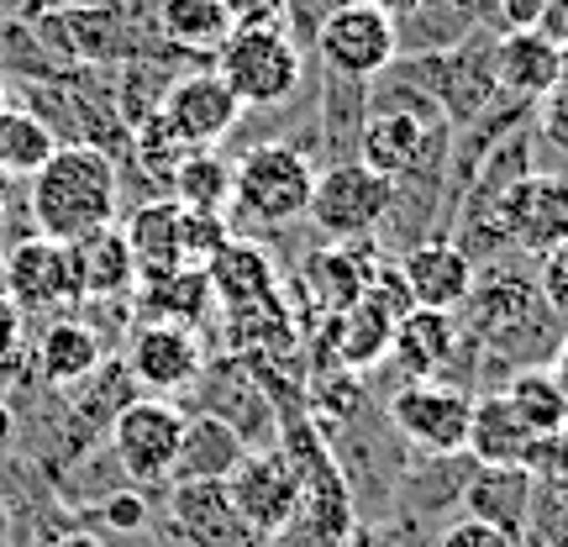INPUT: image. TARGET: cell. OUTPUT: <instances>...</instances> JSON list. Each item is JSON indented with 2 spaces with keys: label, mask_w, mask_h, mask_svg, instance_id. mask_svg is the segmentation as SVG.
I'll return each instance as SVG.
<instances>
[{
  "label": "cell",
  "mask_w": 568,
  "mask_h": 547,
  "mask_svg": "<svg viewBox=\"0 0 568 547\" xmlns=\"http://www.w3.org/2000/svg\"><path fill=\"white\" fill-rule=\"evenodd\" d=\"M489 17L500 32H542L548 0H489Z\"/></svg>",
  "instance_id": "38"
},
{
  "label": "cell",
  "mask_w": 568,
  "mask_h": 547,
  "mask_svg": "<svg viewBox=\"0 0 568 547\" xmlns=\"http://www.w3.org/2000/svg\"><path fill=\"white\" fill-rule=\"evenodd\" d=\"M105 364V337L80 316H59L38 332V379L53 389H74Z\"/></svg>",
  "instance_id": "24"
},
{
  "label": "cell",
  "mask_w": 568,
  "mask_h": 547,
  "mask_svg": "<svg viewBox=\"0 0 568 547\" xmlns=\"http://www.w3.org/2000/svg\"><path fill=\"white\" fill-rule=\"evenodd\" d=\"M216 316V295L205 269H169V274H148L132 290V322H174L201 332Z\"/></svg>",
  "instance_id": "23"
},
{
  "label": "cell",
  "mask_w": 568,
  "mask_h": 547,
  "mask_svg": "<svg viewBox=\"0 0 568 547\" xmlns=\"http://www.w3.org/2000/svg\"><path fill=\"white\" fill-rule=\"evenodd\" d=\"M169 190H174V201L190 205V211H216V216H226V201H232V159H222L216 148H190V153H180V163L169 169Z\"/></svg>",
  "instance_id": "33"
},
{
  "label": "cell",
  "mask_w": 568,
  "mask_h": 547,
  "mask_svg": "<svg viewBox=\"0 0 568 547\" xmlns=\"http://www.w3.org/2000/svg\"><path fill=\"white\" fill-rule=\"evenodd\" d=\"M368 6H379V11H389V17H406L416 0H368Z\"/></svg>",
  "instance_id": "44"
},
{
  "label": "cell",
  "mask_w": 568,
  "mask_h": 547,
  "mask_svg": "<svg viewBox=\"0 0 568 547\" xmlns=\"http://www.w3.org/2000/svg\"><path fill=\"white\" fill-rule=\"evenodd\" d=\"M6 105H11V95H6V84H0V111H6Z\"/></svg>",
  "instance_id": "48"
},
{
  "label": "cell",
  "mask_w": 568,
  "mask_h": 547,
  "mask_svg": "<svg viewBox=\"0 0 568 547\" xmlns=\"http://www.w3.org/2000/svg\"><path fill=\"white\" fill-rule=\"evenodd\" d=\"M101 521L111 531H138L142 521H148V495H142V485L105 495V500H101Z\"/></svg>",
  "instance_id": "37"
},
{
  "label": "cell",
  "mask_w": 568,
  "mask_h": 547,
  "mask_svg": "<svg viewBox=\"0 0 568 547\" xmlns=\"http://www.w3.org/2000/svg\"><path fill=\"white\" fill-rule=\"evenodd\" d=\"M122 211V174L105 148L59 142L53 159L32 174V226L53 243H80L101 226H116Z\"/></svg>",
  "instance_id": "1"
},
{
  "label": "cell",
  "mask_w": 568,
  "mask_h": 547,
  "mask_svg": "<svg viewBox=\"0 0 568 547\" xmlns=\"http://www.w3.org/2000/svg\"><path fill=\"white\" fill-rule=\"evenodd\" d=\"M0 547H6V506H0Z\"/></svg>",
  "instance_id": "47"
},
{
  "label": "cell",
  "mask_w": 568,
  "mask_h": 547,
  "mask_svg": "<svg viewBox=\"0 0 568 547\" xmlns=\"http://www.w3.org/2000/svg\"><path fill=\"white\" fill-rule=\"evenodd\" d=\"M432 547H521V537H510V531H495L485 527V521H453V527L437 537Z\"/></svg>",
  "instance_id": "39"
},
{
  "label": "cell",
  "mask_w": 568,
  "mask_h": 547,
  "mask_svg": "<svg viewBox=\"0 0 568 547\" xmlns=\"http://www.w3.org/2000/svg\"><path fill=\"white\" fill-rule=\"evenodd\" d=\"M195 395H201L211 416H222L243 447H274L280 443V411H274V395H268L264 374H258V358H243V353H232L226 364H205L201 379H195Z\"/></svg>",
  "instance_id": "12"
},
{
  "label": "cell",
  "mask_w": 568,
  "mask_h": 547,
  "mask_svg": "<svg viewBox=\"0 0 568 547\" xmlns=\"http://www.w3.org/2000/svg\"><path fill=\"white\" fill-rule=\"evenodd\" d=\"M0 264H6V243H0Z\"/></svg>",
  "instance_id": "49"
},
{
  "label": "cell",
  "mask_w": 568,
  "mask_h": 547,
  "mask_svg": "<svg viewBox=\"0 0 568 547\" xmlns=\"http://www.w3.org/2000/svg\"><path fill=\"white\" fill-rule=\"evenodd\" d=\"M374 247L368 243H326L311 264H305V284L322 301V311H343L347 301H358L374 284Z\"/></svg>",
  "instance_id": "30"
},
{
  "label": "cell",
  "mask_w": 568,
  "mask_h": 547,
  "mask_svg": "<svg viewBox=\"0 0 568 547\" xmlns=\"http://www.w3.org/2000/svg\"><path fill=\"white\" fill-rule=\"evenodd\" d=\"M243 437L222 422V416H211V411H190L184 416V437H180V453H174V474H169V485L174 479H226L232 468L243 464Z\"/></svg>",
  "instance_id": "27"
},
{
  "label": "cell",
  "mask_w": 568,
  "mask_h": 547,
  "mask_svg": "<svg viewBox=\"0 0 568 547\" xmlns=\"http://www.w3.org/2000/svg\"><path fill=\"white\" fill-rule=\"evenodd\" d=\"M122 232H126L132 259H138V280L169 274V269H190V259H184V205L180 201H148L142 211H132V222Z\"/></svg>",
  "instance_id": "28"
},
{
  "label": "cell",
  "mask_w": 568,
  "mask_h": 547,
  "mask_svg": "<svg viewBox=\"0 0 568 547\" xmlns=\"http://www.w3.org/2000/svg\"><path fill=\"white\" fill-rule=\"evenodd\" d=\"M395 211V184L385 174L364 169L358 159H337L316 169L305 216L326 243H368Z\"/></svg>",
  "instance_id": "7"
},
{
  "label": "cell",
  "mask_w": 568,
  "mask_h": 547,
  "mask_svg": "<svg viewBox=\"0 0 568 547\" xmlns=\"http://www.w3.org/2000/svg\"><path fill=\"white\" fill-rule=\"evenodd\" d=\"M400 280L410 290V305H426V311H458L474 290V259L464 253V243L453 237H426V243H410L406 259H400Z\"/></svg>",
  "instance_id": "19"
},
{
  "label": "cell",
  "mask_w": 568,
  "mask_h": 547,
  "mask_svg": "<svg viewBox=\"0 0 568 547\" xmlns=\"http://www.w3.org/2000/svg\"><path fill=\"white\" fill-rule=\"evenodd\" d=\"M184 416L169 395H132L111 426H105V437H111V453H116V464L132 485H169V474H174V453H180V437H184Z\"/></svg>",
  "instance_id": "11"
},
{
  "label": "cell",
  "mask_w": 568,
  "mask_h": 547,
  "mask_svg": "<svg viewBox=\"0 0 568 547\" xmlns=\"http://www.w3.org/2000/svg\"><path fill=\"white\" fill-rule=\"evenodd\" d=\"M74 259H80V301H95V305L132 301V290H138V259L126 247L122 226H101V232L80 237Z\"/></svg>",
  "instance_id": "25"
},
{
  "label": "cell",
  "mask_w": 568,
  "mask_h": 547,
  "mask_svg": "<svg viewBox=\"0 0 568 547\" xmlns=\"http://www.w3.org/2000/svg\"><path fill=\"white\" fill-rule=\"evenodd\" d=\"M48 547H105L101 537H90V531H63V537H53Z\"/></svg>",
  "instance_id": "42"
},
{
  "label": "cell",
  "mask_w": 568,
  "mask_h": 547,
  "mask_svg": "<svg viewBox=\"0 0 568 547\" xmlns=\"http://www.w3.org/2000/svg\"><path fill=\"white\" fill-rule=\"evenodd\" d=\"M542 443L537 432H531L516 406H510L500 389H489L474 401V416H468V464H527L531 447Z\"/></svg>",
  "instance_id": "26"
},
{
  "label": "cell",
  "mask_w": 568,
  "mask_h": 547,
  "mask_svg": "<svg viewBox=\"0 0 568 547\" xmlns=\"http://www.w3.org/2000/svg\"><path fill=\"white\" fill-rule=\"evenodd\" d=\"M447 138L453 126L437 111H364V126L353 138V159L385 174L389 184L410 180H437V169L447 159Z\"/></svg>",
  "instance_id": "6"
},
{
  "label": "cell",
  "mask_w": 568,
  "mask_h": 547,
  "mask_svg": "<svg viewBox=\"0 0 568 547\" xmlns=\"http://www.w3.org/2000/svg\"><path fill=\"white\" fill-rule=\"evenodd\" d=\"M6 205H11V174L0 169V216H6Z\"/></svg>",
  "instance_id": "45"
},
{
  "label": "cell",
  "mask_w": 568,
  "mask_h": 547,
  "mask_svg": "<svg viewBox=\"0 0 568 547\" xmlns=\"http://www.w3.org/2000/svg\"><path fill=\"white\" fill-rule=\"evenodd\" d=\"M216 74L232 84V95L253 111V105H284L301 95L305 63L301 48L284 27H253V32H226L216 48Z\"/></svg>",
  "instance_id": "8"
},
{
  "label": "cell",
  "mask_w": 568,
  "mask_h": 547,
  "mask_svg": "<svg viewBox=\"0 0 568 547\" xmlns=\"http://www.w3.org/2000/svg\"><path fill=\"white\" fill-rule=\"evenodd\" d=\"M458 347H464V322H458V311H406L395 332H389V364L400 368L406 379H443L453 358H458Z\"/></svg>",
  "instance_id": "20"
},
{
  "label": "cell",
  "mask_w": 568,
  "mask_h": 547,
  "mask_svg": "<svg viewBox=\"0 0 568 547\" xmlns=\"http://www.w3.org/2000/svg\"><path fill=\"white\" fill-rule=\"evenodd\" d=\"M205 280H211V295H216V311L264 301V295L280 290L274 284V259L258 243H247V237H226V247L205 264Z\"/></svg>",
  "instance_id": "29"
},
{
  "label": "cell",
  "mask_w": 568,
  "mask_h": 547,
  "mask_svg": "<svg viewBox=\"0 0 568 547\" xmlns=\"http://www.w3.org/2000/svg\"><path fill=\"white\" fill-rule=\"evenodd\" d=\"M458 311L468 322V343H479L489 358H506L510 368L548 364L558 332H564V322L537 295V280L510 274V269L474 274V290Z\"/></svg>",
  "instance_id": "2"
},
{
  "label": "cell",
  "mask_w": 568,
  "mask_h": 547,
  "mask_svg": "<svg viewBox=\"0 0 568 547\" xmlns=\"http://www.w3.org/2000/svg\"><path fill=\"white\" fill-rule=\"evenodd\" d=\"M389 332H395V311L379 301V290L368 284L358 301H347L343 311H326L322 322V368H368L385 364L389 353Z\"/></svg>",
  "instance_id": "18"
},
{
  "label": "cell",
  "mask_w": 568,
  "mask_h": 547,
  "mask_svg": "<svg viewBox=\"0 0 568 547\" xmlns=\"http://www.w3.org/2000/svg\"><path fill=\"white\" fill-rule=\"evenodd\" d=\"M479 222V243L552 253L568 243V180L558 174H516L485 205H468V226Z\"/></svg>",
  "instance_id": "4"
},
{
  "label": "cell",
  "mask_w": 568,
  "mask_h": 547,
  "mask_svg": "<svg viewBox=\"0 0 568 547\" xmlns=\"http://www.w3.org/2000/svg\"><path fill=\"white\" fill-rule=\"evenodd\" d=\"M537 295L548 301V311L558 322H568V243L542 253V269H537Z\"/></svg>",
  "instance_id": "36"
},
{
  "label": "cell",
  "mask_w": 568,
  "mask_h": 547,
  "mask_svg": "<svg viewBox=\"0 0 568 547\" xmlns=\"http://www.w3.org/2000/svg\"><path fill=\"white\" fill-rule=\"evenodd\" d=\"M464 516L495 531L527 537L531 516V468L527 464H474L464 479Z\"/></svg>",
  "instance_id": "21"
},
{
  "label": "cell",
  "mask_w": 568,
  "mask_h": 547,
  "mask_svg": "<svg viewBox=\"0 0 568 547\" xmlns=\"http://www.w3.org/2000/svg\"><path fill=\"white\" fill-rule=\"evenodd\" d=\"M548 368H552V379H558V385L568 389V322H564V332H558V347H552Z\"/></svg>",
  "instance_id": "41"
},
{
  "label": "cell",
  "mask_w": 568,
  "mask_h": 547,
  "mask_svg": "<svg viewBox=\"0 0 568 547\" xmlns=\"http://www.w3.org/2000/svg\"><path fill=\"white\" fill-rule=\"evenodd\" d=\"M232 32H253V27H290V0H222Z\"/></svg>",
  "instance_id": "35"
},
{
  "label": "cell",
  "mask_w": 568,
  "mask_h": 547,
  "mask_svg": "<svg viewBox=\"0 0 568 547\" xmlns=\"http://www.w3.org/2000/svg\"><path fill=\"white\" fill-rule=\"evenodd\" d=\"M53 148H59V132L48 126V117L21 111V105L0 111V169L11 180H32L42 163L53 159Z\"/></svg>",
  "instance_id": "34"
},
{
  "label": "cell",
  "mask_w": 568,
  "mask_h": 547,
  "mask_svg": "<svg viewBox=\"0 0 568 547\" xmlns=\"http://www.w3.org/2000/svg\"><path fill=\"white\" fill-rule=\"evenodd\" d=\"M132 385L153 389V395H174V389H190L201 379L205 358L201 332L174 322H132L126 326V353H122Z\"/></svg>",
  "instance_id": "17"
},
{
  "label": "cell",
  "mask_w": 568,
  "mask_h": 547,
  "mask_svg": "<svg viewBox=\"0 0 568 547\" xmlns=\"http://www.w3.org/2000/svg\"><path fill=\"white\" fill-rule=\"evenodd\" d=\"M468 416L474 395L447 379H406L385 401V422L426 458H468Z\"/></svg>",
  "instance_id": "10"
},
{
  "label": "cell",
  "mask_w": 568,
  "mask_h": 547,
  "mask_svg": "<svg viewBox=\"0 0 568 547\" xmlns=\"http://www.w3.org/2000/svg\"><path fill=\"white\" fill-rule=\"evenodd\" d=\"M406 74L432 95V105L443 111L447 126L479 122L495 105V95H500V84H495V42L485 32H464L447 48L416 53L406 63Z\"/></svg>",
  "instance_id": "5"
},
{
  "label": "cell",
  "mask_w": 568,
  "mask_h": 547,
  "mask_svg": "<svg viewBox=\"0 0 568 547\" xmlns=\"http://www.w3.org/2000/svg\"><path fill=\"white\" fill-rule=\"evenodd\" d=\"M343 547H400V543H385V537H379V531H347V543Z\"/></svg>",
  "instance_id": "43"
},
{
  "label": "cell",
  "mask_w": 568,
  "mask_h": 547,
  "mask_svg": "<svg viewBox=\"0 0 568 547\" xmlns=\"http://www.w3.org/2000/svg\"><path fill=\"white\" fill-rule=\"evenodd\" d=\"M21 332H27V316H21V305L0 290V364L21 347Z\"/></svg>",
  "instance_id": "40"
},
{
  "label": "cell",
  "mask_w": 568,
  "mask_h": 547,
  "mask_svg": "<svg viewBox=\"0 0 568 547\" xmlns=\"http://www.w3.org/2000/svg\"><path fill=\"white\" fill-rule=\"evenodd\" d=\"M500 395L516 406V416H521L537 437H564L568 432V389L552 379L548 364L510 368V379Z\"/></svg>",
  "instance_id": "32"
},
{
  "label": "cell",
  "mask_w": 568,
  "mask_h": 547,
  "mask_svg": "<svg viewBox=\"0 0 568 547\" xmlns=\"http://www.w3.org/2000/svg\"><path fill=\"white\" fill-rule=\"evenodd\" d=\"M226 489H232L237 510L264 531L268 543L284 537L290 521L301 516V474H295V464H290V453L280 443L243 453V464L226 474Z\"/></svg>",
  "instance_id": "16"
},
{
  "label": "cell",
  "mask_w": 568,
  "mask_h": 547,
  "mask_svg": "<svg viewBox=\"0 0 568 547\" xmlns=\"http://www.w3.org/2000/svg\"><path fill=\"white\" fill-rule=\"evenodd\" d=\"M153 17H159V42H169L174 53H195V59H216V48L232 32L222 0H159Z\"/></svg>",
  "instance_id": "31"
},
{
  "label": "cell",
  "mask_w": 568,
  "mask_h": 547,
  "mask_svg": "<svg viewBox=\"0 0 568 547\" xmlns=\"http://www.w3.org/2000/svg\"><path fill=\"white\" fill-rule=\"evenodd\" d=\"M0 290L21 305V316H48L59 305H80V259H74V243L27 237V243L6 247Z\"/></svg>",
  "instance_id": "14"
},
{
  "label": "cell",
  "mask_w": 568,
  "mask_h": 547,
  "mask_svg": "<svg viewBox=\"0 0 568 547\" xmlns=\"http://www.w3.org/2000/svg\"><path fill=\"white\" fill-rule=\"evenodd\" d=\"M169 527L184 547H268V537L247 521L226 479H174L169 485Z\"/></svg>",
  "instance_id": "15"
},
{
  "label": "cell",
  "mask_w": 568,
  "mask_h": 547,
  "mask_svg": "<svg viewBox=\"0 0 568 547\" xmlns=\"http://www.w3.org/2000/svg\"><path fill=\"white\" fill-rule=\"evenodd\" d=\"M568 48L548 32H500L495 42V84L510 101H542L552 84L564 80Z\"/></svg>",
  "instance_id": "22"
},
{
  "label": "cell",
  "mask_w": 568,
  "mask_h": 547,
  "mask_svg": "<svg viewBox=\"0 0 568 547\" xmlns=\"http://www.w3.org/2000/svg\"><path fill=\"white\" fill-rule=\"evenodd\" d=\"M247 105L232 95V84L216 74V69H201V74H184V80H169L159 101V126L180 142L184 153L190 148H222L237 122H243Z\"/></svg>",
  "instance_id": "13"
},
{
  "label": "cell",
  "mask_w": 568,
  "mask_h": 547,
  "mask_svg": "<svg viewBox=\"0 0 568 547\" xmlns=\"http://www.w3.org/2000/svg\"><path fill=\"white\" fill-rule=\"evenodd\" d=\"M6 432H11V411L0 406V443H6Z\"/></svg>",
  "instance_id": "46"
},
{
  "label": "cell",
  "mask_w": 568,
  "mask_h": 547,
  "mask_svg": "<svg viewBox=\"0 0 568 547\" xmlns=\"http://www.w3.org/2000/svg\"><path fill=\"white\" fill-rule=\"evenodd\" d=\"M316 184V163L295 142H253L243 159H232V226H290L305 216Z\"/></svg>",
  "instance_id": "3"
},
{
  "label": "cell",
  "mask_w": 568,
  "mask_h": 547,
  "mask_svg": "<svg viewBox=\"0 0 568 547\" xmlns=\"http://www.w3.org/2000/svg\"><path fill=\"white\" fill-rule=\"evenodd\" d=\"M316 53H322L332 80L364 84V80H379L389 63L400 59V32H395V17L379 11V6L337 0L316 21Z\"/></svg>",
  "instance_id": "9"
}]
</instances>
